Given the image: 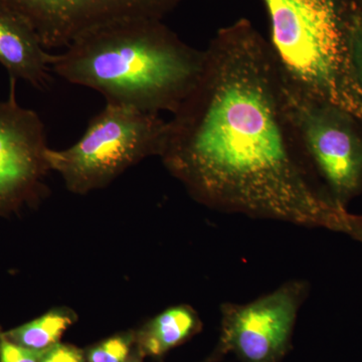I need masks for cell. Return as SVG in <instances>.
I'll return each instance as SVG.
<instances>
[{"label": "cell", "instance_id": "obj_1", "mask_svg": "<svg viewBox=\"0 0 362 362\" xmlns=\"http://www.w3.org/2000/svg\"><path fill=\"white\" fill-rule=\"evenodd\" d=\"M160 157L209 209L346 233L362 243V216L321 185L286 113L281 71L251 21L221 28L201 75L168 121Z\"/></svg>", "mask_w": 362, "mask_h": 362}, {"label": "cell", "instance_id": "obj_2", "mask_svg": "<svg viewBox=\"0 0 362 362\" xmlns=\"http://www.w3.org/2000/svg\"><path fill=\"white\" fill-rule=\"evenodd\" d=\"M204 51L185 44L156 18L100 26L52 54V71L103 95L107 104L145 113L177 110L197 84Z\"/></svg>", "mask_w": 362, "mask_h": 362}, {"label": "cell", "instance_id": "obj_3", "mask_svg": "<svg viewBox=\"0 0 362 362\" xmlns=\"http://www.w3.org/2000/svg\"><path fill=\"white\" fill-rule=\"evenodd\" d=\"M270 47L283 75L299 89L349 111L362 123L351 59L357 13L347 0H262Z\"/></svg>", "mask_w": 362, "mask_h": 362}, {"label": "cell", "instance_id": "obj_4", "mask_svg": "<svg viewBox=\"0 0 362 362\" xmlns=\"http://www.w3.org/2000/svg\"><path fill=\"white\" fill-rule=\"evenodd\" d=\"M168 121L158 114L107 104L90 119L81 139L69 148H47L49 170L73 194H86L110 185L126 169L160 156Z\"/></svg>", "mask_w": 362, "mask_h": 362}, {"label": "cell", "instance_id": "obj_5", "mask_svg": "<svg viewBox=\"0 0 362 362\" xmlns=\"http://www.w3.org/2000/svg\"><path fill=\"white\" fill-rule=\"evenodd\" d=\"M281 87L307 161L330 197L345 207L362 190V123L349 111L299 89L282 71Z\"/></svg>", "mask_w": 362, "mask_h": 362}, {"label": "cell", "instance_id": "obj_6", "mask_svg": "<svg viewBox=\"0 0 362 362\" xmlns=\"http://www.w3.org/2000/svg\"><path fill=\"white\" fill-rule=\"evenodd\" d=\"M308 294V282L296 279L247 303L221 304L218 344L240 362L282 361Z\"/></svg>", "mask_w": 362, "mask_h": 362}, {"label": "cell", "instance_id": "obj_7", "mask_svg": "<svg viewBox=\"0 0 362 362\" xmlns=\"http://www.w3.org/2000/svg\"><path fill=\"white\" fill-rule=\"evenodd\" d=\"M185 0H0L33 28L45 49L69 47L84 33L130 18L162 20Z\"/></svg>", "mask_w": 362, "mask_h": 362}, {"label": "cell", "instance_id": "obj_8", "mask_svg": "<svg viewBox=\"0 0 362 362\" xmlns=\"http://www.w3.org/2000/svg\"><path fill=\"white\" fill-rule=\"evenodd\" d=\"M16 83L11 78L8 99L0 101V216L37 201L49 170L44 123L18 103Z\"/></svg>", "mask_w": 362, "mask_h": 362}, {"label": "cell", "instance_id": "obj_9", "mask_svg": "<svg viewBox=\"0 0 362 362\" xmlns=\"http://www.w3.org/2000/svg\"><path fill=\"white\" fill-rule=\"evenodd\" d=\"M51 58L33 28L0 6V64L9 78L45 89L52 82Z\"/></svg>", "mask_w": 362, "mask_h": 362}, {"label": "cell", "instance_id": "obj_10", "mask_svg": "<svg viewBox=\"0 0 362 362\" xmlns=\"http://www.w3.org/2000/svg\"><path fill=\"white\" fill-rule=\"evenodd\" d=\"M202 322L189 305H175L150 319L135 331V344L143 356L160 359L199 334Z\"/></svg>", "mask_w": 362, "mask_h": 362}, {"label": "cell", "instance_id": "obj_11", "mask_svg": "<svg viewBox=\"0 0 362 362\" xmlns=\"http://www.w3.org/2000/svg\"><path fill=\"white\" fill-rule=\"evenodd\" d=\"M76 320L75 312L59 307L13 329L0 331V334L21 347L42 354L59 344Z\"/></svg>", "mask_w": 362, "mask_h": 362}, {"label": "cell", "instance_id": "obj_12", "mask_svg": "<svg viewBox=\"0 0 362 362\" xmlns=\"http://www.w3.org/2000/svg\"><path fill=\"white\" fill-rule=\"evenodd\" d=\"M135 349V331H125L90 345L87 362H127Z\"/></svg>", "mask_w": 362, "mask_h": 362}, {"label": "cell", "instance_id": "obj_13", "mask_svg": "<svg viewBox=\"0 0 362 362\" xmlns=\"http://www.w3.org/2000/svg\"><path fill=\"white\" fill-rule=\"evenodd\" d=\"M352 74L362 100V13H357L350 35Z\"/></svg>", "mask_w": 362, "mask_h": 362}, {"label": "cell", "instance_id": "obj_14", "mask_svg": "<svg viewBox=\"0 0 362 362\" xmlns=\"http://www.w3.org/2000/svg\"><path fill=\"white\" fill-rule=\"evenodd\" d=\"M42 354L21 347L0 334V362H40Z\"/></svg>", "mask_w": 362, "mask_h": 362}, {"label": "cell", "instance_id": "obj_15", "mask_svg": "<svg viewBox=\"0 0 362 362\" xmlns=\"http://www.w3.org/2000/svg\"><path fill=\"white\" fill-rule=\"evenodd\" d=\"M40 362H87L85 350L75 345L59 342L42 352Z\"/></svg>", "mask_w": 362, "mask_h": 362}, {"label": "cell", "instance_id": "obj_16", "mask_svg": "<svg viewBox=\"0 0 362 362\" xmlns=\"http://www.w3.org/2000/svg\"><path fill=\"white\" fill-rule=\"evenodd\" d=\"M226 356H228V354H226L225 350L221 349V345L216 344L213 351L206 358L199 362H221Z\"/></svg>", "mask_w": 362, "mask_h": 362}, {"label": "cell", "instance_id": "obj_17", "mask_svg": "<svg viewBox=\"0 0 362 362\" xmlns=\"http://www.w3.org/2000/svg\"><path fill=\"white\" fill-rule=\"evenodd\" d=\"M143 359H144V356L140 354L135 344V349L133 350L132 354H131L130 358L128 359L127 362H143Z\"/></svg>", "mask_w": 362, "mask_h": 362}]
</instances>
